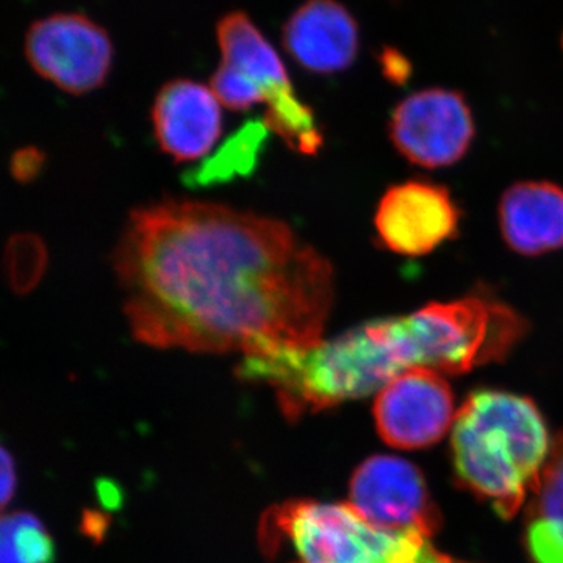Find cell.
Wrapping results in <instances>:
<instances>
[{"instance_id": "1", "label": "cell", "mask_w": 563, "mask_h": 563, "mask_svg": "<svg viewBox=\"0 0 563 563\" xmlns=\"http://www.w3.org/2000/svg\"><path fill=\"white\" fill-rule=\"evenodd\" d=\"M132 335L158 350L243 352L322 342L331 263L274 218L221 203L132 211L113 252Z\"/></svg>"}, {"instance_id": "2", "label": "cell", "mask_w": 563, "mask_h": 563, "mask_svg": "<svg viewBox=\"0 0 563 563\" xmlns=\"http://www.w3.org/2000/svg\"><path fill=\"white\" fill-rule=\"evenodd\" d=\"M550 450L542 413L525 396L474 391L455 413V476L499 517L520 512L539 487Z\"/></svg>"}, {"instance_id": "3", "label": "cell", "mask_w": 563, "mask_h": 563, "mask_svg": "<svg viewBox=\"0 0 563 563\" xmlns=\"http://www.w3.org/2000/svg\"><path fill=\"white\" fill-rule=\"evenodd\" d=\"M258 540L266 558L285 563H470L418 533L377 528L351 504H279L263 515Z\"/></svg>"}, {"instance_id": "4", "label": "cell", "mask_w": 563, "mask_h": 563, "mask_svg": "<svg viewBox=\"0 0 563 563\" xmlns=\"http://www.w3.org/2000/svg\"><path fill=\"white\" fill-rule=\"evenodd\" d=\"M380 325L404 373L431 369L442 376L503 361L528 329L512 307L481 295L429 303Z\"/></svg>"}, {"instance_id": "5", "label": "cell", "mask_w": 563, "mask_h": 563, "mask_svg": "<svg viewBox=\"0 0 563 563\" xmlns=\"http://www.w3.org/2000/svg\"><path fill=\"white\" fill-rule=\"evenodd\" d=\"M25 57L36 74L70 95L102 87L113 65V44L102 25L77 13L33 22Z\"/></svg>"}, {"instance_id": "6", "label": "cell", "mask_w": 563, "mask_h": 563, "mask_svg": "<svg viewBox=\"0 0 563 563\" xmlns=\"http://www.w3.org/2000/svg\"><path fill=\"white\" fill-rule=\"evenodd\" d=\"M390 136L396 150L415 165H454L472 146V110L461 92L443 88L418 91L393 111Z\"/></svg>"}, {"instance_id": "7", "label": "cell", "mask_w": 563, "mask_h": 563, "mask_svg": "<svg viewBox=\"0 0 563 563\" xmlns=\"http://www.w3.org/2000/svg\"><path fill=\"white\" fill-rule=\"evenodd\" d=\"M350 504L366 521L388 531L431 539L442 525L422 474L393 455H376L358 466L351 481Z\"/></svg>"}, {"instance_id": "8", "label": "cell", "mask_w": 563, "mask_h": 563, "mask_svg": "<svg viewBox=\"0 0 563 563\" xmlns=\"http://www.w3.org/2000/svg\"><path fill=\"white\" fill-rule=\"evenodd\" d=\"M377 432L399 450H420L439 442L454 424V396L442 374L412 369L377 393Z\"/></svg>"}, {"instance_id": "9", "label": "cell", "mask_w": 563, "mask_h": 563, "mask_svg": "<svg viewBox=\"0 0 563 563\" xmlns=\"http://www.w3.org/2000/svg\"><path fill=\"white\" fill-rule=\"evenodd\" d=\"M461 210L450 191L424 180L395 185L380 199L376 211L377 236L387 250L418 257L453 239Z\"/></svg>"}, {"instance_id": "10", "label": "cell", "mask_w": 563, "mask_h": 563, "mask_svg": "<svg viewBox=\"0 0 563 563\" xmlns=\"http://www.w3.org/2000/svg\"><path fill=\"white\" fill-rule=\"evenodd\" d=\"M282 43L309 73H342L361 47L358 24L340 0H306L285 22Z\"/></svg>"}, {"instance_id": "11", "label": "cell", "mask_w": 563, "mask_h": 563, "mask_svg": "<svg viewBox=\"0 0 563 563\" xmlns=\"http://www.w3.org/2000/svg\"><path fill=\"white\" fill-rule=\"evenodd\" d=\"M155 139L177 163L209 154L222 133L220 101L206 85L188 79L169 81L152 107Z\"/></svg>"}, {"instance_id": "12", "label": "cell", "mask_w": 563, "mask_h": 563, "mask_svg": "<svg viewBox=\"0 0 563 563\" xmlns=\"http://www.w3.org/2000/svg\"><path fill=\"white\" fill-rule=\"evenodd\" d=\"M499 225L510 250L540 255L563 247V190L550 181H521L504 192Z\"/></svg>"}, {"instance_id": "13", "label": "cell", "mask_w": 563, "mask_h": 563, "mask_svg": "<svg viewBox=\"0 0 563 563\" xmlns=\"http://www.w3.org/2000/svg\"><path fill=\"white\" fill-rule=\"evenodd\" d=\"M222 62L257 81L268 107L295 95L284 62L243 11L224 14L217 24Z\"/></svg>"}, {"instance_id": "14", "label": "cell", "mask_w": 563, "mask_h": 563, "mask_svg": "<svg viewBox=\"0 0 563 563\" xmlns=\"http://www.w3.org/2000/svg\"><path fill=\"white\" fill-rule=\"evenodd\" d=\"M525 547L532 563H563V431L551 444L529 504Z\"/></svg>"}, {"instance_id": "15", "label": "cell", "mask_w": 563, "mask_h": 563, "mask_svg": "<svg viewBox=\"0 0 563 563\" xmlns=\"http://www.w3.org/2000/svg\"><path fill=\"white\" fill-rule=\"evenodd\" d=\"M54 543L38 518L16 514L3 518L2 563H51Z\"/></svg>"}, {"instance_id": "16", "label": "cell", "mask_w": 563, "mask_h": 563, "mask_svg": "<svg viewBox=\"0 0 563 563\" xmlns=\"http://www.w3.org/2000/svg\"><path fill=\"white\" fill-rule=\"evenodd\" d=\"M266 136V125L261 122H251L243 131L236 133L224 150L211 158L203 168L196 172L195 177L199 184L231 179L235 174L250 173L255 165L258 151Z\"/></svg>"}, {"instance_id": "17", "label": "cell", "mask_w": 563, "mask_h": 563, "mask_svg": "<svg viewBox=\"0 0 563 563\" xmlns=\"http://www.w3.org/2000/svg\"><path fill=\"white\" fill-rule=\"evenodd\" d=\"M3 263L11 290L25 295L40 284L46 272V246L38 236L14 235L7 244Z\"/></svg>"}, {"instance_id": "18", "label": "cell", "mask_w": 563, "mask_h": 563, "mask_svg": "<svg viewBox=\"0 0 563 563\" xmlns=\"http://www.w3.org/2000/svg\"><path fill=\"white\" fill-rule=\"evenodd\" d=\"M210 84L218 101L233 111H247L258 103L266 102V92L257 81L224 63L214 70Z\"/></svg>"}, {"instance_id": "19", "label": "cell", "mask_w": 563, "mask_h": 563, "mask_svg": "<svg viewBox=\"0 0 563 563\" xmlns=\"http://www.w3.org/2000/svg\"><path fill=\"white\" fill-rule=\"evenodd\" d=\"M41 155L36 151L18 152L13 158V176L20 180H29L38 173L41 166Z\"/></svg>"}, {"instance_id": "20", "label": "cell", "mask_w": 563, "mask_h": 563, "mask_svg": "<svg viewBox=\"0 0 563 563\" xmlns=\"http://www.w3.org/2000/svg\"><path fill=\"white\" fill-rule=\"evenodd\" d=\"M2 455V501L3 504H7L9 503L10 496L13 495L14 481H16V476H14L13 463H11L9 453L3 451Z\"/></svg>"}]
</instances>
